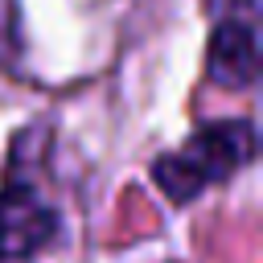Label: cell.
I'll return each instance as SVG.
<instances>
[{"label": "cell", "mask_w": 263, "mask_h": 263, "mask_svg": "<svg viewBox=\"0 0 263 263\" xmlns=\"http://www.w3.org/2000/svg\"><path fill=\"white\" fill-rule=\"evenodd\" d=\"M251 160H255V123L251 119H214V123H201L181 148L156 156L152 181L164 189L168 201L189 205L197 193L234 177Z\"/></svg>", "instance_id": "cell-1"}, {"label": "cell", "mask_w": 263, "mask_h": 263, "mask_svg": "<svg viewBox=\"0 0 263 263\" xmlns=\"http://www.w3.org/2000/svg\"><path fill=\"white\" fill-rule=\"evenodd\" d=\"M205 74L218 86L247 90L259 74V33H255V0H234L226 16H218L210 53H205Z\"/></svg>", "instance_id": "cell-2"}, {"label": "cell", "mask_w": 263, "mask_h": 263, "mask_svg": "<svg viewBox=\"0 0 263 263\" xmlns=\"http://www.w3.org/2000/svg\"><path fill=\"white\" fill-rule=\"evenodd\" d=\"M58 238V210L45 205L33 189H0V263L33 259Z\"/></svg>", "instance_id": "cell-3"}, {"label": "cell", "mask_w": 263, "mask_h": 263, "mask_svg": "<svg viewBox=\"0 0 263 263\" xmlns=\"http://www.w3.org/2000/svg\"><path fill=\"white\" fill-rule=\"evenodd\" d=\"M16 49V0H0V62Z\"/></svg>", "instance_id": "cell-4"}]
</instances>
